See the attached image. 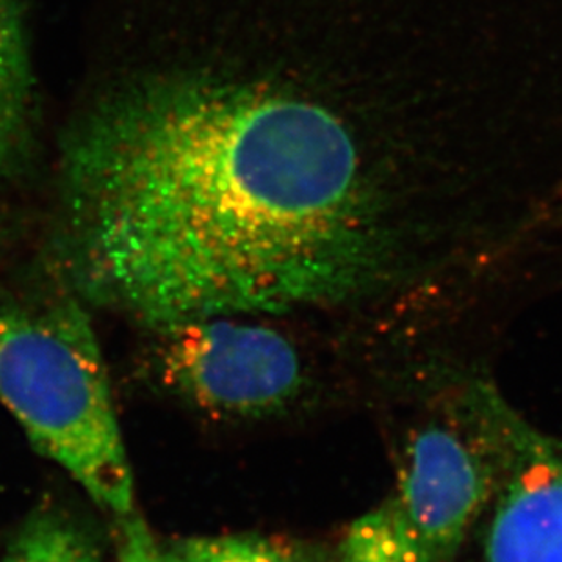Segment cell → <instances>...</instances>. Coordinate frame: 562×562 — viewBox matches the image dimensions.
Wrapping results in <instances>:
<instances>
[{"mask_svg": "<svg viewBox=\"0 0 562 562\" xmlns=\"http://www.w3.org/2000/svg\"><path fill=\"white\" fill-rule=\"evenodd\" d=\"M251 26L234 59L130 86L69 144L75 281L159 331L372 288L342 229L328 110L281 37Z\"/></svg>", "mask_w": 562, "mask_h": 562, "instance_id": "obj_1", "label": "cell"}, {"mask_svg": "<svg viewBox=\"0 0 562 562\" xmlns=\"http://www.w3.org/2000/svg\"><path fill=\"white\" fill-rule=\"evenodd\" d=\"M0 403L99 506L119 517L133 514L132 467L85 310L0 304Z\"/></svg>", "mask_w": 562, "mask_h": 562, "instance_id": "obj_2", "label": "cell"}, {"mask_svg": "<svg viewBox=\"0 0 562 562\" xmlns=\"http://www.w3.org/2000/svg\"><path fill=\"white\" fill-rule=\"evenodd\" d=\"M495 477L481 423L475 439L453 426H426L409 440L386 499L346 531L345 562H451Z\"/></svg>", "mask_w": 562, "mask_h": 562, "instance_id": "obj_3", "label": "cell"}, {"mask_svg": "<svg viewBox=\"0 0 562 562\" xmlns=\"http://www.w3.org/2000/svg\"><path fill=\"white\" fill-rule=\"evenodd\" d=\"M165 381L199 408L260 417L284 408L303 386L295 346L265 324L206 317L162 329Z\"/></svg>", "mask_w": 562, "mask_h": 562, "instance_id": "obj_4", "label": "cell"}, {"mask_svg": "<svg viewBox=\"0 0 562 562\" xmlns=\"http://www.w3.org/2000/svg\"><path fill=\"white\" fill-rule=\"evenodd\" d=\"M477 404L497 468L484 562H562V442L490 393Z\"/></svg>", "mask_w": 562, "mask_h": 562, "instance_id": "obj_5", "label": "cell"}, {"mask_svg": "<svg viewBox=\"0 0 562 562\" xmlns=\"http://www.w3.org/2000/svg\"><path fill=\"white\" fill-rule=\"evenodd\" d=\"M32 110V60L21 5L0 0V177L24 155Z\"/></svg>", "mask_w": 562, "mask_h": 562, "instance_id": "obj_6", "label": "cell"}, {"mask_svg": "<svg viewBox=\"0 0 562 562\" xmlns=\"http://www.w3.org/2000/svg\"><path fill=\"white\" fill-rule=\"evenodd\" d=\"M0 562H104L95 537L60 512H41L22 526Z\"/></svg>", "mask_w": 562, "mask_h": 562, "instance_id": "obj_7", "label": "cell"}, {"mask_svg": "<svg viewBox=\"0 0 562 562\" xmlns=\"http://www.w3.org/2000/svg\"><path fill=\"white\" fill-rule=\"evenodd\" d=\"M166 562H301L276 542L251 536L188 537L165 548Z\"/></svg>", "mask_w": 562, "mask_h": 562, "instance_id": "obj_8", "label": "cell"}, {"mask_svg": "<svg viewBox=\"0 0 562 562\" xmlns=\"http://www.w3.org/2000/svg\"><path fill=\"white\" fill-rule=\"evenodd\" d=\"M117 550L119 562H166L165 548L155 541L148 525L135 514L123 517Z\"/></svg>", "mask_w": 562, "mask_h": 562, "instance_id": "obj_9", "label": "cell"}]
</instances>
